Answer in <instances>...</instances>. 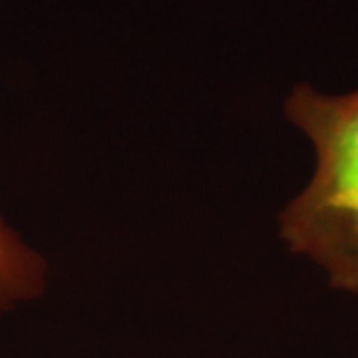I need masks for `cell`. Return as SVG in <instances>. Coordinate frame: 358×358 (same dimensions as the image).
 Masks as SVG:
<instances>
[{"mask_svg":"<svg viewBox=\"0 0 358 358\" xmlns=\"http://www.w3.org/2000/svg\"><path fill=\"white\" fill-rule=\"evenodd\" d=\"M285 114L313 141L317 169L281 213V237L317 261L333 289L358 294V90L327 96L296 84Z\"/></svg>","mask_w":358,"mask_h":358,"instance_id":"1","label":"cell"},{"mask_svg":"<svg viewBox=\"0 0 358 358\" xmlns=\"http://www.w3.org/2000/svg\"><path fill=\"white\" fill-rule=\"evenodd\" d=\"M44 261L0 219V313L44 289Z\"/></svg>","mask_w":358,"mask_h":358,"instance_id":"2","label":"cell"}]
</instances>
